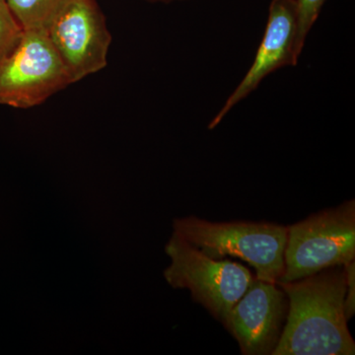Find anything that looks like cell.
Instances as JSON below:
<instances>
[{
  "mask_svg": "<svg viewBox=\"0 0 355 355\" xmlns=\"http://www.w3.org/2000/svg\"><path fill=\"white\" fill-rule=\"evenodd\" d=\"M277 284L288 299V313L272 355L355 354V343L343 310L347 292L345 266Z\"/></svg>",
  "mask_w": 355,
  "mask_h": 355,
  "instance_id": "1",
  "label": "cell"
},
{
  "mask_svg": "<svg viewBox=\"0 0 355 355\" xmlns=\"http://www.w3.org/2000/svg\"><path fill=\"white\" fill-rule=\"evenodd\" d=\"M175 232L214 259L236 257L256 270V279L277 284L284 273L287 226L270 222H211L177 218Z\"/></svg>",
  "mask_w": 355,
  "mask_h": 355,
  "instance_id": "2",
  "label": "cell"
},
{
  "mask_svg": "<svg viewBox=\"0 0 355 355\" xmlns=\"http://www.w3.org/2000/svg\"><path fill=\"white\" fill-rule=\"evenodd\" d=\"M171 259L165 279L173 288H187L195 302L202 305L222 324L254 280L246 266L210 258L177 232L165 247Z\"/></svg>",
  "mask_w": 355,
  "mask_h": 355,
  "instance_id": "3",
  "label": "cell"
},
{
  "mask_svg": "<svg viewBox=\"0 0 355 355\" xmlns=\"http://www.w3.org/2000/svg\"><path fill=\"white\" fill-rule=\"evenodd\" d=\"M287 230L284 273L277 282L304 279L354 261V200L313 214Z\"/></svg>",
  "mask_w": 355,
  "mask_h": 355,
  "instance_id": "4",
  "label": "cell"
},
{
  "mask_svg": "<svg viewBox=\"0 0 355 355\" xmlns=\"http://www.w3.org/2000/svg\"><path fill=\"white\" fill-rule=\"evenodd\" d=\"M71 81L46 30H23L19 41L0 62V105L38 106Z\"/></svg>",
  "mask_w": 355,
  "mask_h": 355,
  "instance_id": "5",
  "label": "cell"
},
{
  "mask_svg": "<svg viewBox=\"0 0 355 355\" xmlns=\"http://www.w3.org/2000/svg\"><path fill=\"white\" fill-rule=\"evenodd\" d=\"M44 30L71 83L107 67L112 36L96 0H69Z\"/></svg>",
  "mask_w": 355,
  "mask_h": 355,
  "instance_id": "6",
  "label": "cell"
},
{
  "mask_svg": "<svg viewBox=\"0 0 355 355\" xmlns=\"http://www.w3.org/2000/svg\"><path fill=\"white\" fill-rule=\"evenodd\" d=\"M288 299L277 284L254 279L229 313L226 330L244 355H272L284 331Z\"/></svg>",
  "mask_w": 355,
  "mask_h": 355,
  "instance_id": "7",
  "label": "cell"
},
{
  "mask_svg": "<svg viewBox=\"0 0 355 355\" xmlns=\"http://www.w3.org/2000/svg\"><path fill=\"white\" fill-rule=\"evenodd\" d=\"M296 29V0H272L268 7L265 34L257 51L254 62L234 92L209 123V130L216 128L230 110L256 90L268 74L284 67L297 65L298 62L294 57Z\"/></svg>",
  "mask_w": 355,
  "mask_h": 355,
  "instance_id": "8",
  "label": "cell"
},
{
  "mask_svg": "<svg viewBox=\"0 0 355 355\" xmlns=\"http://www.w3.org/2000/svg\"><path fill=\"white\" fill-rule=\"evenodd\" d=\"M69 0H6L23 30L46 29L53 16Z\"/></svg>",
  "mask_w": 355,
  "mask_h": 355,
  "instance_id": "9",
  "label": "cell"
},
{
  "mask_svg": "<svg viewBox=\"0 0 355 355\" xmlns=\"http://www.w3.org/2000/svg\"><path fill=\"white\" fill-rule=\"evenodd\" d=\"M297 2V29H296L294 57L298 58L302 53L306 37L319 18L327 0H296Z\"/></svg>",
  "mask_w": 355,
  "mask_h": 355,
  "instance_id": "10",
  "label": "cell"
},
{
  "mask_svg": "<svg viewBox=\"0 0 355 355\" xmlns=\"http://www.w3.org/2000/svg\"><path fill=\"white\" fill-rule=\"evenodd\" d=\"M22 32L6 0H0V62L18 43Z\"/></svg>",
  "mask_w": 355,
  "mask_h": 355,
  "instance_id": "11",
  "label": "cell"
},
{
  "mask_svg": "<svg viewBox=\"0 0 355 355\" xmlns=\"http://www.w3.org/2000/svg\"><path fill=\"white\" fill-rule=\"evenodd\" d=\"M347 273V292H345L343 310H345V320L347 322L352 320L355 314V263L354 261L345 265Z\"/></svg>",
  "mask_w": 355,
  "mask_h": 355,
  "instance_id": "12",
  "label": "cell"
},
{
  "mask_svg": "<svg viewBox=\"0 0 355 355\" xmlns=\"http://www.w3.org/2000/svg\"><path fill=\"white\" fill-rule=\"evenodd\" d=\"M144 1L150 2V3L169 4L172 3V2L189 1V0H144Z\"/></svg>",
  "mask_w": 355,
  "mask_h": 355,
  "instance_id": "13",
  "label": "cell"
}]
</instances>
